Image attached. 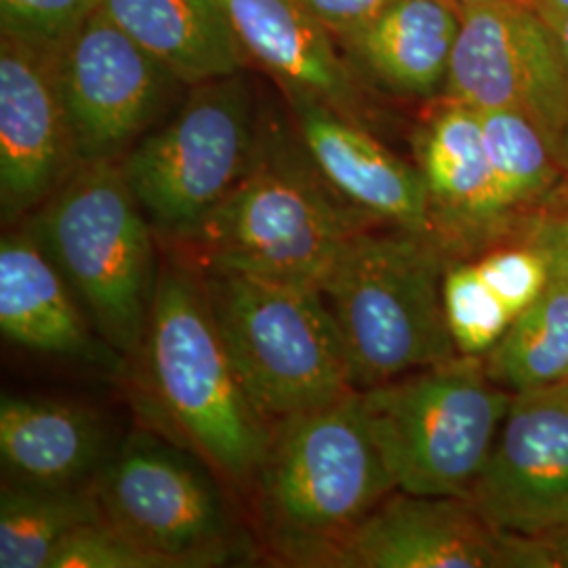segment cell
I'll return each instance as SVG.
<instances>
[{"mask_svg":"<svg viewBox=\"0 0 568 568\" xmlns=\"http://www.w3.org/2000/svg\"><path fill=\"white\" fill-rule=\"evenodd\" d=\"M253 487L274 551L297 567H331L345 539L396 493L358 389L274 424Z\"/></svg>","mask_w":568,"mask_h":568,"instance_id":"cell-1","label":"cell"},{"mask_svg":"<svg viewBox=\"0 0 568 568\" xmlns=\"http://www.w3.org/2000/svg\"><path fill=\"white\" fill-rule=\"evenodd\" d=\"M440 239L400 225L352 232L318 291L339 328L356 389L459 356L445 312Z\"/></svg>","mask_w":568,"mask_h":568,"instance_id":"cell-2","label":"cell"},{"mask_svg":"<svg viewBox=\"0 0 568 568\" xmlns=\"http://www.w3.org/2000/svg\"><path fill=\"white\" fill-rule=\"evenodd\" d=\"M26 230L58 265L103 344L121 358H135L145 344L161 264L122 163H82L30 213Z\"/></svg>","mask_w":568,"mask_h":568,"instance_id":"cell-3","label":"cell"},{"mask_svg":"<svg viewBox=\"0 0 568 568\" xmlns=\"http://www.w3.org/2000/svg\"><path fill=\"white\" fill-rule=\"evenodd\" d=\"M143 347L171 424L232 485L253 487L274 426L244 392L199 272L175 260L159 265Z\"/></svg>","mask_w":568,"mask_h":568,"instance_id":"cell-4","label":"cell"},{"mask_svg":"<svg viewBox=\"0 0 568 568\" xmlns=\"http://www.w3.org/2000/svg\"><path fill=\"white\" fill-rule=\"evenodd\" d=\"M204 297L251 403L274 426L356 392L316 286L203 267Z\"/></svg>","mask_w":568,"mask_h":568,"instance_id":"cell-5","label":"cell"},{"mask_svg":"<svg viewBox=\"0 0 568 568\" xmlns=\"http://www.w3.org/2000/svg\"><path fill=\"white\" fill-rule=\"evenodd\" d=\"M366 426L396 490L466 499L506 419L511 392L480 356L453 358L358 389Z\"/></svg>","mask_w":568,"mask_h":568,"instance_id":"cell-6","label":"cell"},{"mask_svg":"<svg viewBox=\"0 0 568 568\" xmlns=\"http://www.w3.org/2000/svg\"><path fill=\"white\" fill-rule=\"evenodd\" d=\"M379 222L302 169L257 163L183 243L203 267L316 286L345 239Z\"/></svg>","mask_w":568,"mask_h":568,"instance_id":"cell-7","label":"cell"},{"mask_svg":"<svg viewBox=\"0 0 568 568\" xmlns=\"http://www.w3.org/2000/svg\"><path fill=\"white\" fill-rule=\"evenodd\" d=\"M260 163L255 105L239 77L194 84L175 119L122 161L148 220L185 241Z\"/></svg>","mask_w":568,"mask_h":568,"instance_id":"cell-8","label":"cell"},{"mask_svg":"<svg viewBox=\"0 0 568 568\" xmlns=\"http://www.w3.org/2000/svg\"><path fill=\"white\" fill-rule=\"evenodd\" d=\"M93 495L103 523L169 568L230 558L234 527L224 495L201 462L152 434H133L100 469Z\"/></svg>","mask_w":568,"mask_h":568,"instance_id":"cell-9","label":"cell"},{"mask_svg":"<svg viewBox=\"0 0 568 568\" xmlns=\"http://www.w3.org/2000/svg\"><path fill=\"white\" fill-rule=\"evenodd\" d=\"M459 18L445 79L447 102L476 112H520L560 156L568 126V63L554 26L527 2L459 7Z\"/></svg>","mask_w":568,"mask_h":568,"instance_id":"cell-10","label":"cell"},{"mask_svg":"<svg viewBox=\"0 0 568 568\" xmlns=\"http://www.w3.org/2000/svg\"><path fill=\"white\" fill-rule=\"evenodd\" d=\"M466 501L504 535L541 539L568 530V382L511 394Z\"/></svg>","mask_w":568,"mask_h":568,"instance_id":"cell-11","label":"cell"},{"mask_svg":"<svg viewBox=\"0 0 568 568\" xmlns=\"http://www.w3.org/2000/svg\"><path fill=\"white\" fill-rule=\"evenodd\" d=\"M58 81L82 164L116 161L154 121L175 77L98 9L61 49Z\"/></svg>","mask_w":568,"mask_h":568,"instance_id":"cell-12","label":"cell"},{"mask_svg":"<svg viewBox=\"0 0 568 568\" xmlns=\"http://www.w3.org/2000/svg\"><path fill=\"white\" fill-rule=\"evenodd\" d=\"M79 166L58 81V55L0 37L2 222L37 211Z\"/></svg>","mask_w":568,"mask_h":568,"instance_id":"cell-13","label":"cell"},{"mask_svg":"<svg viewBox=\"0 0 568 568\" xmlns=\"http://www.w3.org/2000/svg\"><path fill=\"white\" fill-rule=\"evenodd\" d=\"M331 567H514L508 535L459 497L396 490L337 549Z\"/></svg>","mask_w":568,"mask_h":568,"instance_id":"cell-14","label":"cell"},{"mask_svg":"<svg viewBox=\"0 0 568 568\" xmlns=\"http://www.w3.org/2000/svg\"><path fill=\"white\" fill-rule=\"evenodd\" d=\"M288 102L321 178L344 201L379 222L436 236L419 169L394 156L358 122L325 103L300 95Z\"/></svg>","mask_w":568,"mask_h":568,"instance_id":"cell-15","label":"cell"},{"mask_svg":"<svg viewBox=\"0 0 568 568\" xmlns=\"http://www.w3.org/2000/svg\"><path fill=\"white\" fill-rule=\"evenodd\" d=\"M244 60L255 61L288 98H310L356 121L358 89L337 39L302 0H222Z\"/></svg>","mask_w":568,"mask_h":568,"instance_id":"cell-16","label":"cell"},{"mask_svg":"<svg viewBox=\"0 0 568 568\" xmlns=\"http://www.w3.org/2000/svg\"><path fill=\"white\" fill-rule=\"evenodd\" d=\"M0 331L11 344L91 365L114 366L121 358L100 339L58 265L26 227L0 243Z\"/></svg>","mask_w":568,"mask_h":568,"instance_id":"cell-17","label":"cell"},{"mask_svg":"<svg viewBox=\"0 0 568 568\" xmlns=\"http://www.w3.org/2000/svg\"><path fill=\"white\" fill-rule=\"evenodd\" d=\"M417 159L438 239L440 232L501 234L516 220L499 194L476 110L445 103L419 131Z\"/></svg>","mask_w":568,"mask_h":568,"instance_id":"cell-18","label":"cell"},{"mask_svg":"<svg viewBox=\"0 0 568 568\" xmlns=\"http://www.w3.org/2000/svg\"><path fill=\"white\" fill-rule=\"evenodd\" d=\"M105 432L84 406L9 396L0 400L4 478L39 487H81L103 459Z\"/></svg>","mask_w":568,"mask_h":568,"instance_id":"cell-19","label":"cell"},{"mask_svg":"<svg viewBox=\"0 0 568 568\" xmlns=\"http://www.w3.org/2000/svg\"><path fill=\"white\" fill-rule=\"evenodd\" d=\"M459 23L453 0H396L339 42L373 79L398 93L427 98L445 87Z\"/></svg>","mask_w":568,"mask_h":568,"instance_id":"cell-20","label":"cell"},{"mask_svg":"<svg viewBox=\"0 0 568 568\" xmlns=\"http://www.w3.org/2000/svg\"><path fill=\"white\" fill-rule=\"evenodd\" d=\"M100 9L175 81L201 84L243 68V49L222 0H102Z\"/></svg>","mask_w":568,"mask_h":568,"instance_id":"cell-21","label":"cell"},{"mask_svg":"<svg viewBox=\"0 0 568 568\" xmlns=\"http://www.w3.org/2000/svg\"><path fill=\"white\" fill-rule=\"evenodd\" d=\"M93 493L4 478L0 493V568H49L63 539L102 523Z\"/></svg>","mask_w":568,"mask_h":568,"instance_id":"cell-22","label":"cell"},{"mask_svg":"<svg viewBox=\"0 0 568 568\" xmlns=\"http://www.w3.org/2000/svg\"><path fill=\"white\" fill-rule=\"evenodd\" d=\"M495 384L511 394L568 382V281L551 276L485 358Z\"/></svg>","mask_w":568,"mask_h":568,"instance_id":"cell-23","label":"cell"},{"mask_svg":"<svg viewBox=\"0 0 568 568\" xmlns=\"http://www.w3.org/2000/svg\"><path fill=\"white\" fill-rule=\"evenodd\" d=\"M488 163L499 194L516 217L518 211L544 203L565 171L541 129L514 110L478 112Z\"/></svg>","mask_w":568,"mask_h":568,"instance_id":"cell-24","label":"cell"},{"mask_svg":"<svg viewBox=\"0 0 568 568\" xmlns=\"http://www.w3.org/2000/svg\"><path fill=\"white\" fill-rule=\"evenodd\" d=\"M443 295L450 337L464 356H487L514 323L474 262L447 267Z\"/></svg>","mask_w":568,"mask_h":568,"instance_id":"cell-25","label":"cell"},{"mask_svg":"<svg viewBox=\"0 0 568 568\" xmlns=\"http://www.w3.org/2000/svg\"><path fill=\"white\" fill-rule=\"evenodd\" d=\"M102 0H0L2 37L47 55H60Z\"/></svg>","mask_w":568,"mask_h":568,"instance_id":"cell-26","label":"cell"},{"mask_svg":"<svg viewBox=\"0 0 568 568\" xmlns=\"http://www.w3.org/2000/svg\"><path fill=\"white\" fill-rule=\"evenodd\" d=\"M474 264L514 321L544 295L551 278L546 257L523 243L501 244Z\"/></svg>","mask_w":568,"mask_h":568,"instance_id":"cell-27","label":"cell"},{"mask_svg":"<svg viewBox=\"0 0 568 568\" xmlns=\"http://www.w3.org/2000/svg\"><path fill=\"white\" fill-rule=\"evenodd\" d=\"M49 568H169L163 558L138 546L108 523L72 530Z\"/></svg>","mask_w":568,"mask_h":568,"instance_id":"cell-28","label":"cell"},{"mask_svg":"<svg viewBox=\"0 0 568 568\" xmlns=\"http://www.w3.org/2000/svg\"><path fill=\"white\" fill-rule=\"evenodd\" d=\"M516 241L537 248L549 265L551 276L568 281V203L554 204L528 217Z\"/></svg>","mask_w":568,"mask_h":568,"instance_id":"cell-29","label":"cell"},{"mask_svg":"<svg viewBox=\"0 0 568 568\" xmlns=\"http://www.w3.org/2000/svg\"><path fill=\"white\" fill-rule=\"evenodd\" d=\"M394 2L396 0H302L305 9L325 26L337 42L379 18Z\"/></svg>","mask_w":568,"mask_h":568,"instance_id":"cell-30","label":"cell"},{"mask_svg":"<svg viewBox=\"0 0 568 568\" xmlns=\"http://www.w3.org/2000/svg\"><path fill=\"white\" fill-rule=\"evenodd\" d=\"M546 568H568V530L541 537Z\"/></svg>","mask_w":568,"mask_h":568,"instance_id":"cell-31","label":"cell"},{"mask_svg":"<svg viewBox=\"0 0 568 568\" xmlns=\"http://www.w3.org/2000/svg\"><path fill=\"white\" fill-rule=\"evenodd\" d=\"M537 11L556 28L560 21L568 18V0H532Z\"/></svg>","mask_w":568,"mask_h":568,"instance_id":"cell-32","label":"cell"},{"mask_svg":"<svg viewBox=\"0 0 568 568\" xmlns=\"http://www.w3.org/2000/svg\"><path fill=\"white\" fill-rule=\"evenodd\" d=\"M556 32H558V39L562 42V49H565V55H567L568 63V18L560 21L556 28H554ZM560 161H562V166H565V171L568 173V126L567 131H565V138H562V143H560Z\"/></svg>","mask_w":568,"mask_h":568,"instance_id":"cell-33","label":"cell"},{"mask_svg":"<svg viewBox=\"0 0 568 568\" xmlns=\"http://www.w3.org/2000/svg\"><path fill=\"white\" fill-rule=\"evenodd\" d=\"M457 7H471V4H487V2H527V4H532L535 7V2L532 0H453Z\"/></svg>","mask_w":568,"mask_h":568,"instance_id":"cell-34","label":"cell"}]
</instances>
